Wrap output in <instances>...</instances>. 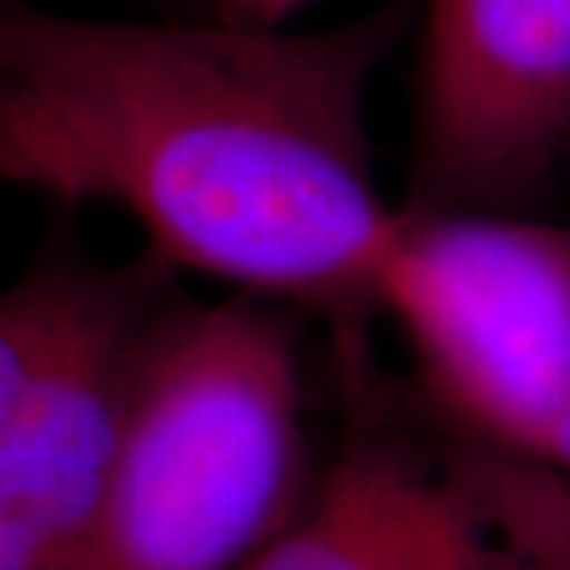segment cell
<instances>
[{
  "label": "cell",
  "mask_w": 570,
  "mask_h": 570,
  "mask_svg": "<svg viewBox=\"0 0 570 570\" xmlns=\"http://www.w3.org/2000/svg\"><path fill=\"white\" fill-rule=\"evenodd\" d=\"M302 448V365L276 305L165 298L130 358L80 570H238L288 523Z\"/></svg>",
  "instance_id": "2"
},
{
  "label": "cell",
  "mask_w": 570,
  "mask_h": 570,
  "mask_svg": "<svg viewBox=\"0 0 570 570\" xmlns=\"http://www.w3.org/2000/svg\"><path fill=\"white\" fill-rule=\"evenodd\" d=\"M542 466L558 469V472L570 475V419H568V425L561 428V434L554 438V444H551L549 456H546V463H542Z\"/></svg>",
  "instance_id": "8"
},
{
  "label": "cell",
  "mask_w": 570,
  "mask_h": 570,
  "mask_svg": "<svg viewBox=\"0 0 570 570\" xmlns=\"http://www.w3.org/2000/svg\"><path fill=\"white\" fill-rule=\"evenodd\" d=\"M412 206L527 213L570 153V0H415Z\"/></svg>",
  "instance_id": "4"
},
{
  "label": "cell",
  "mask_w": 570,
  "mask_h": 570,
  "mask_svg": "<svg viewBox=\"0 0 570 570\" xmlns=\"http://www.w3.org/2000/svg\"><path fill=\"white\" fill-rule=\"evenodd\" d=\"M412 20L415 0L326 29L0 0V184L121 209L171 273L326 317L377 311L400 209L367 102Z\"/></svg>",
  "instance_id": "1"
},
{
  "label": "cell",
  "mask_w": 570,
  "mask_h": 570,
  "mask_svg": "<svg viewBox=\"0 0 570 570\" xmlns=\"http://www.w3.org/2000/svg\"><path fill=\"white\" fill-rule=\"evenodd\" d=\"M517 570H570V475L466 444L448 463Z\"/></svg>",
  "instance_id": "6"
},
{
  "label": "cell",
  "mask_w": 570,
  "mask_h": 570,
  "mask_svg": "<svg viewBox=\"0 0 570 570\" xmlns=\"http://www.w3.org/2000/svg\"><path fill=\"white\" fill-rule=\"evenodd\" d=\"M311 0H213L216 20L242 22V26H285L295 10Z\"/></svg>",
  "instance_id": "7"
},
{
  "label": "cell",
  "mask_w": 570,
  "mask_h": 570,
  "mask_svg": "<svg viewBox=\"0 0 570 570\" xmlns=\"http://www.w3.org/2000/svg\"><path fill=\"white\" fill-rule=\"evenodd\" d=\"M377 311L469 444L546 463L570 419V225L403 206Z\"/></svg>",
  "instance_id": "3"
},
{
  "label": "cell",
  "mask_w": 570,
  "mask_h": 570,
  "mask_svg": "<svg viewBox=\"0 0 570 570\" xmlns=\"http://www.w3.org/2000/svg\"><path fill=\"white\" fill-rule=\"evenodd\" d=\"M163 302L105 326L0 422V570H80L118 450L130 358Z\"/></svg>",
  "instance_id": "5"
}]
</instances>
